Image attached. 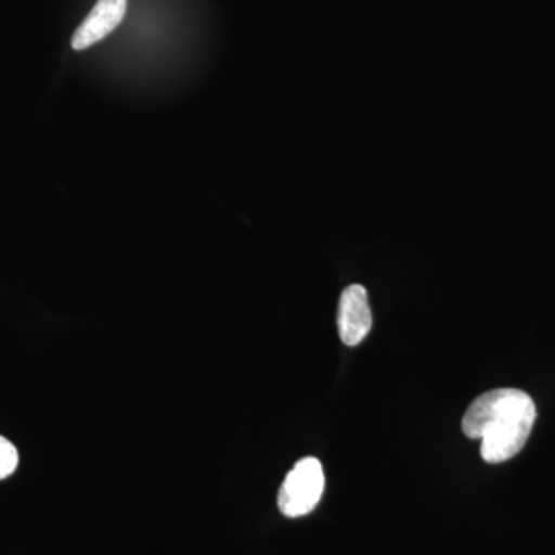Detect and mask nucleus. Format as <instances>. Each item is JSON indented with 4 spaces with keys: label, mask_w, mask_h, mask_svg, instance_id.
<instances>
[{
    "label": "nucleus",
    "mask_w": 555,
    "mask_h": 555,
    "mask_svg": "<svg viewBox=\"0 0 555 555\" xmlns=\"http://www.w3.org/2000/svg\"><path fill=\"white\" fill-rule=\"evenodd\" d=\"M537 418L534 400L520 389H494L467 408L462 427L480 440L486 463L499 465L516 456L531 436Z\"/></svg>",
    "instance_id": "obj_1"
},
{
    "label": "nucleus",
    "mask_w": 555,
    "mask_h": 555,
    "mask_svg": "<svg viewBox=\"0 0 555 555\" xmlns=\"http://www.w3.org/2000/svg\"><path fill=\"white\" fill-rule=\"evenodd\" d=\"M324 470L320 460L306 456L292 467L278 492V507L288 518L308 516L324 492Z\"/></svg>",
    "instance_id": "obj_2"
},
{
    "label": "nucleus",
    "mask_w": 555,
    "mask_h": 555,
    "mask_svg": "<svg viewBox=\"0 0 555 555\" xmlns=\"http://www.w3.org/2000/svg\"><path fill=\"white\" fill-rule=\"evenodd\" d=\"M372 328V312L366 288L352 284L343 292L338 306L339 338L346 346H358L364 341Z\"/></svg>",
    "instance_id": "obj_3"
},
{
    "label": "nucleus",
    "mask_w": 555,
    "mask_h": 555,
    "mask_svg": "<svg viewBox=\"0 0 555 555\" xmlns=\"http://www.w3.org/2000/svg\"><path fill=\"white\" fill-rule=\"evenodd\" d=\"M127 0H98L72 39L75 50H86L115 30L126 16Z\"/></svg>",
    "instance_id": "obj_4"
},
{
    "label": "nucleus",
    "mask_w": 555,
    "mask_h": 555,
    "mask_svg": "<svg viewBox=\"0 0 555 555\" xmlns=\"http://www.w3.org/2000/svg\"><path fill=\"white\" fill-rule=\"evenodd\" d=\"M20 465V452L5 437H0V480L10 477Z\"/></svg>",
    "instance_id": "obj_5"
}]
</instances>
